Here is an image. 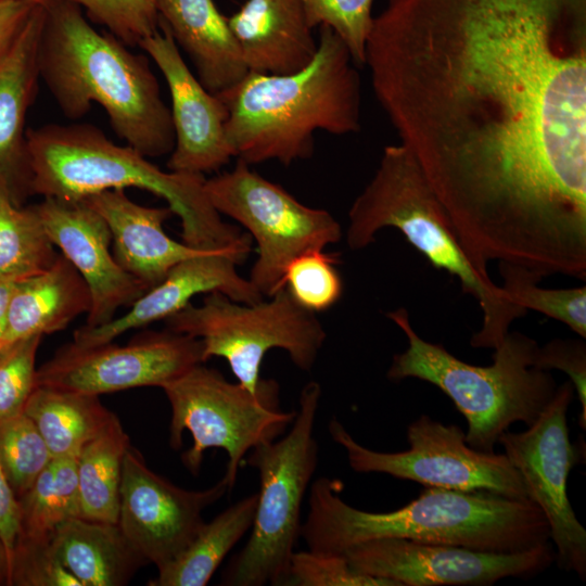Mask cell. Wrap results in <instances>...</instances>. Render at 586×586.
Masks as SVG:
<instances>
[{"label":"cell","instance_id":"1","mask_svg":"<svg viewBox=\"0 0 586 586\" xmlns=\"http://www.w3.org/2000/svg\"><path fill=\"white\" fill-rule=\"evenodd\" d=\"M365 65L475 258L585 269L586 0H387Z\"/></svg>","mask_w":586,"mask_h":586},{"label":"cell","instance_id":"2","mask_svg":"<svg viewBox=\"0 0 586 586\" xmlns=\"http://www.w3.org/2000/svg\"><path fill=\"white\" fill-rule=\"evenodd\" d=\"M342 483L317 479L310 486L301 537L308 550L343 555L360 543L397 537L475 550L514 552L549 543L548 522L530 499L426 487L418 498L387 512L345 502Z\"/></svg>","mask_w":586,"mask_h":586},{"label":"cell","instance_id":"3","mask_svg":"<svg viewBox=\"0 0 586 586\" xmlns=\"http://www.w3.org/2000/svg\"><path fill=\"white\" fill-rule=\"evenodd\" d=\"M124 44L95 30L76 3L58 0L46 5L39 76L66 117L80 118L97 103L127 145L146 157L170 154V109L148 60Z\"/></svg>","mask_w":586,"mask_h":586},{"label":"cell","instance_id":"4","mask_svg":"<svg viewBox=\"0 0 586 586\" xmlns=\"http://www.w3.org/2000/svg\"><path fill=\"white\" fill-rule=\"evenodd\" d=\"M345 43L320 26L318 50L288 75L250 73L218 93L228 111L226 138L249 165L276 160L290 165L314 152V133L360 129V78Z\"/></svg>","mask_w":586,"mask_h":586},{"label":"cell","instance_id":"5","mask_svg":"<svg viewBox=\"0 0 586 586\" xmlns=\"http://www.w3.org/2000/svg\"><path fill=\"white\" fill-rule=\"evenodd\" d=\"M33 193L84 200L94 193L138 188L166 201L186 244L225 250L252 243L226 224L204 190L201 174L164 171L129 145H118L91 125H46L26 131Z\"/></svg>","mask_w":586,"mask_h":586},{"label":"cell","instance_id":"6","mask_svg":"<svg viewBox=\"0 0 586 586\" xmlns=\"http://www.w3.org/2000/svg\"><path fill=\"white\" fill-rule=\"evenodd\" d=\"M346 242L361 250L384 228L403 233L430 264L457 277L462 292L479 303L483 321L470 344L496 348L511 323L526 315L494 283L487 266L468 250L411 152L402 143L384 148L379 166L348 212Z\"/></svg>","mask_w":586,"mask_h":586},{"label":"cell","instance_id":"7","mask_svg":"<svg viewBox=\"0 0 586 586\" xmlns=\"http://www.w3.org/2000/svg\"><path fill=\"white\" fill-rule=\"evenodd\" d=\"M405 334L408 346L394 355L391 381L419 379L438 387L468 424L466 443L475 450L495 453L499 437L514 422L533 424L557 391L549 370L537 368L538 344L520 332H508L494 348L489 366L468 364L443 345L423 340L400 307L386 314Z\"/></svg>","mask_w":586,"mask_h":586},{"label":"cell","instance_id":"8","mask_svg":"<svg viewBox=\"0 0 586 586\" xmlns=\"http://www.w3.org/2000/svg\"><path fill=\"white\" fill-rule=\"evenodd\" d=\"M320 397V385L308 382L290 431L251 449L247 464L259 477L255 517L246 544L222 574V585H285L301 537L303 499L318 464L314 429Z\"/></svg>","mask_w":586,"mask_h":586},{"label":"cell","instance_id":"9","mask_svg":"<svg viewBox=\"0 0 586 586\" xmlns=\"http://www.w3.org/2000/svg\"><path fill=\"white\" fill-rule=\"evenodd\" d=\"M269 298L245 304L212 292L201 305L189 303L164 321L173 332L200 339L205 361L225 358L239 383L263 394L278 386L260 378L268 351L283 349L298 369L310 371L327 337L316 314L297 304L285 288Z\"/></svg>","mask_w":586,"mask_h":586},{"label":"cell","instance_id":"10","mask_svg":"<svg viewBox=\"0 0 586 586\" xmlns=\"http://www.w3.org/2000/svg\"><path fill=\"white\" fill-rule=\"evenodd\" d=\"M161 388L171 410L169 445L179 449L183 432H190L192 446L181 455V461L193 475L199 474L206 449H224L228 455L224 475L228 492L234 487L245 455L285 432L296 413L279 408L278 386L254 394L204 364Z\"/></svg>","mask_w":586,"mask_h":586},{"label":"cell","instance_id":"11","mask_svg":"<svg viewBox=\"0 0 586 586\" xmlns=\"http://www.w3.org/2000/svg\"><path fill=\"white\" fill-rule=\"evenodd\" d=\"M213 207L241 224L257 244L249 280L265 296L284 288L289 263L311 250H324L342 238L337 220L326 209L304 205L281 186L238 160L234 168L205 179Z\"/></svg>","mask_w":586,"mask_h":586},{"label":"cell","instance_id":"12","mask_svg":"<svg viewBox=\"0 0 586 586\" xmlns=\"http://www.w3.org/2000/svg\"><path fill=\"white\" fill-rule=\"evenodd\" d=\"M355 472L384 473L415 481L426 487L453 491H485L513 499H528L524 482L508 457L483 453L466 443L456 424H444L426 415L407 428L409 448L398 453L369 449L354 440L335 418L328 425Z\"/></svg>","mask_w":586,"mask_h":586},{"label":"cell","instance_id":"13","mask_svg":"<svg viewBox=\"0 0 586 586\" xmlns=\"http://www.w3.org/2000/svg\"><path fill=\"white\" fill-rule=\"evenodd\" d=\"M575 395L571 381L558 385L555 396L537 420L521 432L506 431L498 441L520 473L527 497L545 515L555 543L559 566L586 578V530L568 497L571 470L579 460L566 422Z\"/></svg>","mask_w":586,"mask_h":586},{"label":"cell","instance_id":"14","mask_svg":"<svg viewBox=\"0 0 586 586\" xmlns=\"http://www.w3.org/2000/svg\"><path fill=\"white\" fill-rule=\"evenodd\" d=\"M200 339L173 332L145 331L126 345L113 342L61 346L36 372V386L100 396L141 386H158L204 364Z\"/></svg>","mask_w":586,"mask_h":586},{"label":"cell","instance_id":"15","mask_svg":"<svg viewBox=\"0 0 586 586\" xmlns=\"http://www.w3.org/2000/svg\"><path fill=\"white\" fill-rule=\"evenodd\" d=\"M360 573L394 586H486L506 577H527L556 561L550 543L514 552L386 537L355 545L343 552Z\"/></svg>","mask_w":586,"mask_h":586},{"label":"cell","instance_id":"16","mask_svg":"<svg viewBox=\"0 0 586 586\" xmlns=\"http://www.w3.org/2000/svg\"><path fill=\"white\" fill-rule=\"evenodd\" d=\"M227 492L224 476L202 491L179 487L153 472L130 445L123 466L117 524L158 570L191 544L205 523L202 512Z\"/></svg>","mask_w":586,"mask_h":586},{"label":"cell","instance_id":"17","mask_svg":"<svg viewBox=\"0 0 586 586\" xmlns=\"http://www.w3.org/2000/svg\"><path fill=\"white\" fill-rule=\"evenodd\" d=\"M35 207L52 243L89 289L91 305L86 326L111 321L119 308L130 306L148 291L117 264L107 224L84 200L46 196Z\"/></svg>","mask_w":586,"mask_h":586},{"label":"cell","instance_id":"18","mask_svg":"<svg viewBox=\"0 0 586 586\" xmlns=\"http://www.w3.org/2000/svg\"><path fill=\"white\" fill-rule=\"evenodd\" d=\"M138 47L163 74L171 98L175 145L168 170L204 175L228 164L233 156L225 131L228 111L191 73L169 31L158 24Z\"/></svg>","mask_w":586,"mask_h":586},{"label":"cell","instance_id":"19","mask_svg":"<svg viewBox=\"0 0 586 586\" xmlns=\"http://www.w3.org/2000/svg\"><path fill=\"white\" fill-rule=\"evenodd\" d=\"M251 250L252 245L207 250L181 260L158 284L137 298L124 315L98 327H79L74 331L72 342L79 346L113 342L129 330L167 319L199 294L220 292L240 303L260 302L264 295L237 271V265L246 259Z\"/></svg>","mask_w":586,"mask_h":586},{"label":"cell","instance_id":"20","mask_svg":"<svg viewBox=\"0 0 586 586\" xmlns=\"http://www.w3.org/2000/svg\"><path fill=\"white\" fill-rule=\"evenodd\" d=\"M46 5H38L0 63V192L15 205L34 194L25 120L39 76Z\"/></svg>","mask_w":586,"mask_h":586},{"label":"cell","instance_id":"21","mask_svg":"<svg viewBox=\"0 0 586 586\" xmlns=\"http://www.w3.org/2000/svg\"><path fill=\"white\" fill-rule=\"evenodd\" d=\"M84 201L107 224L117 264L148 290L158 284L181 260L207 251L167 235L164 224L174 215L168 206L138 204L124 189L98 192Z\"/></svg>","mask_w":586,"mask_h":586},{"label":"cell","instance_id":"22","mask_svg":"<svg viewBox=\"0 0 586 586\" xmlns=\"http://www.w3.org/2000/svg\"><path fill=\"white\" fill-rule=\"evenodd\" d=\"M228 21L250 73L293 74L317 53L301 0H246Z\"/></svg>","mask_w":586,"mask_h":586},{"label":"cell","instance_id":"23","mask_svg":"<svg viewBox=\"0 0 586 586\" xmlns=\"http://www.w3.org/2000/svg\"><path fill=\"white\" fill-rule=\"evenodd\" d=\"M156 8L158 24L190 56L209 92L218 94L249 74L228 17L213 0H157Z\"/></svg>","mask_w":586,"mask_h":586},{"label":"cell","instance_id":"24","mask_svg":"<svg viewBox=\"0 0 586 586\" xmlns=\"http://www.w3.org/2000/svg\"><path fill=\"white\" fill-rule=\"evenodd\" d=\"M90 305L86 282L60 253L48 270L14 283L0 349L29 336L62 331L87 315Z\"/></svg>","mask_w":586,"mask_h":586},{"label":"cell","instance_id":"25","mask_svg":"<svg viewBox=\"0 0 586 586\" xmlns=\"http://www.w3.org/2000/svg\"><path fill=\"white\" fill-rule=\"evenodd\" d=\"M49 546L81 586H124L149 564L117 523L75 517L58 528Z\"/></svg>","mask_w":586,"mask_h":586},{"label":"cell","instance_id":"26","mask_svg":"<svg viewBox=\"0 0 586 586\" xmlns=\"http://www.w3.org/2000/svg\"><path fill=\"white\" fill-rule=\"evenodd\" d=\"M24 413L37 426L53 458H77L116 416L97 395L49 386H35Z\"/></svg>","mask_w":586,"mask_h":586},{"label":"cell","instance_id":"27","mask_svg":"<svg viewBox=\"0 0 586 586\" xmlns=\"http://www.w3.org/2000/svg\"><path fill=\"white\" fill-rule=\"evenodd\" d=\"M257 493L230 505L205 522L191 544L157 570L149 586H205L229 551L251 530Z\"/></svg>","mask_w":586,"mask_h":586},{"label":"cell","instance_id":"28","mask_svg":"<svg viewBox=\"0 0 586 586\" xmlns=\"http://www.w3.org/2000/svg\"><path fill=\"white\" fill-rule=\"evenodd\" d=\"M130 441L117 416L76 458L79 517L117 523L123 466Z\"/></svg>","mask_w":586,"mask_h":586},{"label":"cell","instance_id":"29","mask_svg":"<svg viewBox=\"0 0 586 586\" xmlns=\"http://www.w3.org/2000/svg\"><path fill=\"white\" fill-rule=\"evenodd\" d=\"M17 500L16 544H50L65 521L79 517L76 458H53Z\"/></svg>","mask_w":586,"mask_h":586},{"label":"cell","instance_id":"30","mask_svg":"<svg viewBox=\"0 0 586 586\" xmlns=\"http://www.w3.org/2000/svg\"><path fill=\"white\" fill-rule=\"evenodd\" d=\"M34 205L18 206L0 192V282L16 283L48 270L60 253Z\"/></svg>","mask_w":586,"mask_h":586},{"label":"cell","instance_id":"31","mask_svg":"<svg viewBox=\"0 0 586 586\" xmlns=\"http://www.w3.org/2000/svg\"><path fill=\"white\" fill-rule=\"evenodd\" d=\"M502 279L500 285L507 297L515 305L535 310L568 326L582 339L586 337V286L570 289H545L542 280L530 270L499 263Z\"/></svg>","mask_w":586,"mask_h":586},{"label":"cell","instance_id":"32","mask_svg":"<svg viewBox=\"0 0 586 586\" xmlns=\"http://www.w3.org/2000/svg\"><path fill=\"white\" fill-rule=\"evenodd\" d=\"M53 459L33 420L24 412L0 422V463L16 498Z\"/></svg>","mask_w":586,"mask_h":586},{"label":"cell","instance_id":"33","mask_svg":"<svg viewBox=\"0 0 586 586\" xmlns=\"http://www.w3.org/2000/svg\"><path fill=\"white\" fill-rule=\"evenodd\" d=\"M337 257L323 250L305 252L286 266L282 285L294 301L313 313L324 311L339 302L343 281L336 269Z\"/></svg>","mask_w":586,"mask_h":586},{"label":"cell","instance_id":"34","mask_svg":"<svg viewBox=\"0 0 586 586\" xmlns=\"http://www.w3.org/2000/svg\"><path fill=\"white\" fill-rule=\"evenodd\" d=\"M309 25L328 26L347 47L356 66L365 65L373 0H301Z\"/></svg>","mask_w":586,"mask_h":586},{"label":"cell","instance_id":"35","mask_svg":"<svg viewBox=\"0 0 586 586\" xmlns=\"http://www.w3.org/2000/svg\"><path fill=\"white\" fill-rule=\"evenodd\" d=\"M130 47L158 29L157 0H69Z\"/></svg>","mask_w":586,"mask_h":586},{"label":"cell","instance_id":"36","mask_svg":"<svg viewBox=\"0 0 586 586\" xmlns=\"http://www.w3.org/2000/svg\"><path fill=\"white\" fill-rule=\"evenodd\" d=\"M42 335L0 349V422L24 412L36 386V356Z\"/></svg>","mask_w":586,"mask_h":586},{"label":"cell","instance_id":"37","mask_svg":"<svg viewBox=\"0 0 586 586\" xmlns=\"http://www.w3.org/2000/svg\"><path fill=\"white\" fill-rule=\"evenodd\" d=\"M394 586L355 570L343 555L294 551L285 586Z\"/></svg>","mask_w":586,"mask_h":586},{"label":"cell","instance_id":"38","mask_svg":"<svg viewBox=\"0 0 586 586\" xmlns=\"http://www.w3.org/2000/svg\"><path fill=\"white\" fill-rule=\"evenodd\" d=\"M9 585L81 586L53 556L49 544L28 543L15 545Z\"/></svg>","mask_w":586,"mask_h":586},{"label":"cell","instance_id":"39","mask_svg":"<svg viewBox=\"0 0 586 586\" xmlns=\"http://www.w3.org/2000/svg\"><path fill=\"white\" fill-rule=\"evenodd\" d=\"M534 365L543 370H561L570 378L581 403L579 426L586 429V345L582 340L555 339L538 346Z\"/></svg>","mask_w":586,"mask_h":586},{"label":"cell","instance_id":"40","mask_svg":"<svg viewBox=\"0 0 586 586\" xmlns=\"http://www.w3.org/2000/svg\"><path fill=\"white\" fill-rule=\"evenodd\" d=\"M38 5L26 0H0V63Z\"/></svg>","mask_w":586,"mask_h":586},{"label":"cell","instance_id":"41","mask_svg":"<svg viewBox=\"0 0 586 586\" xmlns=\"http://www.w3.org/2000/svg\"><path fill=\"white\" fill-rule=\"evenodd\" d=\"M18 536V500L0 463V538L11 563ZM10 579V578H9Z\"/></svg>","mask_w":586,"mask_h":586},{"label":"cell","instance_id":"42","mask_svg":"<svg viewBox=\"0 0 586 586\" xmlns=\"http://www.w3.org/2000/svg\"><path fill=\"white\" fill-rule=\"evenodd\" d=\"M13 286L14 283L0 282V342L4 332L7 307Z\"/></svg>","mask_w":586,"mask_h":586},{"label":"cell","instance_id":"43","mask_svg":"<svg viewBox=\"0 0 586 586\" xmlns=\"http://www.w3.org/2000/svg\"><path fill=\"white\" fill-rule=\"evenodd\" d=\"M10 563L4 545L0 538V585H9Z\"/></svg>","mask_w":586,"mask_h":586},{"label":"cell","instance_id":"44","mask_svg":"<svg viewBox=\"0 0 586 586\" xmlns=\"http://www.w3.org/2000/svg\"><path fill=\"white\" fill-rule=\"evenodd\" d=\"M26 1H30V2H34L36 4H40V5H49L58 0H26Z\"/></svg>","mask_w":586,"mask_h":586}]
</instances>
